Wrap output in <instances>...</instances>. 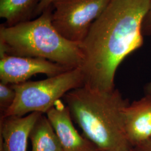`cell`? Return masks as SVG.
Masks as SVG:
<instances>
[{
	"instance_id": "6da1fadb",
	"label": "cell",
	"mask_w": 151,
	"mask_h": 151,
	"mask_svg": "<svg viewBox=\"0 0 151 151\" xmlns=\"http://www.w3.org/2000/svg\"><path fill=\"white\" fill-rule=\"evenodd\" d=\"M149 4L150 0H110L81 43L83 85L103 91L115 88L119 65L143 44L142 23Z\"/></svg>"
},
{
	"instance_id": "7a4b0ae2",
	"label": "cell",
	"mask_w": 151,
	"mask_h": 151,
	"mask_svg": "<svg viewBox=\"0 0 151 151\" xmlns=\"http://www.w3.org/2000/svg\"><path fill=\"white\" fill-rule=\"evenodd\" d=\"M63 98L83 135L100 151H130L124 118L129 103L118 89L103 91L83 85Z\"/></svg>"
},
{
	"instance_id": "3957f363",
	"label": "cell",
	"mask_w": 151,
	"mask_h": 151,
	"mask_svg": "<svg viewBox=\"0 0 151 151\" xmlns=\"http://www.w3.org/2000/svg\"><path fill=\"white\" fill-rule=\"evenodd\" d=\"M52 5L37 19L0 27V55L41 58L70 68L80 67L83 60L81 43L63 37L54 27Z\"/></svg>"
},
{
	"instance_id": "277c9868",
	"label": "cell",
	"mask_w": 151,
	"mask_h": 151,
	"mask_svg": "<svg viewBox=\"0 0 151 151\" xmlns=\"http://www.w3.org/2000/svg\"><path fill=\"white\" fill-rule=\"evenodd\" d=\"M11 85L16 97L1 118L24 116L35 112L47 113L67 92L83 85V76L77 67L43 80Z\"/></svg>"
},
{
	"instance_id": "5b68a950",
	"label": "cell",
	"mask_w": 151,
	"mask_h": 151,
	"mask_svg": "<svg viewBox=\"0 0 151 151\" xmlns=\"http://www.w3.org/2000/svg\"><path fill=\"white\" fill-rule=\"evenodd\" d=\"M110 0H55L52 22L67 39L81 43Z\"/></svg>"
},
{
	"instance_id": "8992f818",
	"label": "cell",
	"mask_w": 151,
	"mask_h": 151,
	"mask_svg": "<svg viewBox=\"0 0 151 151\" xmlns=\"http://www.w3.org/2000/svg\"><path fill=\"white\" fill-rule=\"evenodd\" d=\"M70 69L72 68L41 58L0 55V80L9 85L24 83L36 74H45L49 77Z\"/></svg>"
},
{
	"instance_id": "52a82bcc",
	"label": "cell",
	"mask_w": 151,
	"mask_h": 151,
	"mask_svg": "<svg viewBox=\"0 0 151 151\" xmlns=\"http://www.w3.org/2000/svg\"><path fill=\"white\" fill-rule=\"evenodd\" d=\"M46 114L60 139L63 151H100L90 140L78 133L73 124L69 109L61 100Z\"/></svg>"
},
{
	"instance_id": "ba28073f",
	"label": "cell",
	"mask_w": 151,
	"mask_h": 151,
	"mask_svg": "<svg viewBox=\"0 0 151 151\" xmlns=\"http://www.w3.org/2000/svg\"><path fill=\"white\" fill-rule=\"evenodd\" d=\"M124 126L132 148L151 139V99L145 96L125 109Z\"/></svg>"
},
{
	"instance_id": "9c48e42d",
	"label": "cell",
	"mask_w": 151,
	"mask_h": 151,
	"mask_svg": "<svg viewBox=\"0 0 151 151\" xmlns=\"http://www.w3.org/2000/svg\"><path fill=\"white\" fill-rule=\"evenodd\" d=\"M41 114L0 118V138L5 151H27L30 131Z\"/></svg>"
},
{
	"instance_id": "30bf717a",
	"label": "cell",
	"mask_w": 151,
	"mask_h": 151,
	"mask_svg": "<svg viewBox=\"0 0 151 151\" xmlns=\"http://www.w3.org/2000/svg\"><path fill=\"white\" fill-rule=\"evenodd\" d=\"M32 151H63L60 139L47 115L41 114L29 135Z\"/></svg>"
},
{
	"instance_id": "8fae6325",
	"label": "cell",
	"mask_w": 151,
	"mask_h": 151,
	"mask_svg": "<svg viewBox=\"0 0 151 151\" xmlns=\"http://www.w3.org/2000/svg\"><path fill=\"white\" fill-rule=\"evenodd\" d=\"M40 0H0V17L6 25L12 26L28 21L34 16Z\"/></svg>"
},
{
	"instance_id": "7c38bea8",
	"label": "cell",
	"mask_w": 151,
	"mask_h": 151,
	"mask_svg": "<svg viewBox=\"0 0 151 151\" xmlns=\"http://www.w3.org/2000/svg\"><path fill=\"white\" fill-rule=\"evenodd\" d=\"M16 97V92L11 85L0 82V114L4 115L10 108Z\"/></svg>"
},
{
	"instance_id": "4fadbf2b",
	"label": "cell",
	"mask_w": 151,
	"mask_h": 151,
	"mask_svg": "<svg viewBox=\"0 0 151 151\" xmlns=\"http://www.w3.org/2000/svg\"><path fill=\"white\" fill-rule=\"evenodd\" d=\"M142 32L144 36L151 35V0L142 23Z\"/></svg>"
},
{
	"instance_id": "5bb4252c",
	"label": "cell",
	"mask_w": 151,
	"mask_h": 151,
	"mask_svg": "<svg viewBox=\"0 0 151 151\" xmlns=\"http://www.w3.org/2000/svg\"><path fill=\"white\" fill-rule=\"evenodd\" d=\"M54 1L55 0H40L34 11V16L41 15L44 11L52 5Z\"/></svg>"
},
{
	"instance_id": "9a60e30c",
	"label": "cell",
	"mask_w": 151,
	"mask_h": 151,
	"mask_svg": "<svg viewBox=\"0 0 151 151\" xmlns=\"http://www.w3.org/2000/svg\"><path fill=\"white\" fill-rule=\"evenodd\" d=\"M130 151H151V139L139 146L132 147Z\"/></svg>"
},
{
	"instance_id": "2e32d148",
	"label": "cell",
	"mask_w": 151,
	"mask_h": 151,
	"mask_svg": "<svg viewBox=\"0 0 151 151\" xmlns=\"http://www.w3.org/2000/svg\"><path fill=\"white\" fill-rule=\"evenodd\" d=\"M145 96L151 99V82L147 83L145 87Z\"/></svg>"
},
{
	"instance_id": "e0dca14e",
	"label": "cell",
	"mask_w": 151,
	"mask_h": 151,
	"mask_svg": "<svg viewBox=\"0 0 151 151\" xmlns=\"http://www.w3.org/2000/svg\"><path fill=\"white\" fill-rule=\"evenodd\" d=\"M0 151H5L2 140L0 138Z\"/></svg>"
}]
</instances>
